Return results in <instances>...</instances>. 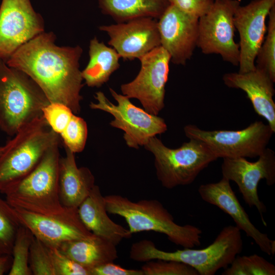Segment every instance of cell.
<instances>
[{"instance_id":"cell-1","label":"cell","mask_w":275,"mask_h":275,"mask_svg":"<svg viewBox=\"0 0 275 275\" xmlns=\"http://www.w3.org/2000/svg\"><path fill=\"white\" fill-rule=\"evenodd\" d=\"M53 32H43L20 47L6 62L29 75L41 89L49 102H60L75 114L81 110L84 86L79 45H56Z\"/></svg>"},{"instance_id":"cell-2","label":"cell","mask_w":275,"mask_h":275,"mask_svg":"<svg viewBox=\"0 0 275 275\" xmlns=\"http://www.w3.org/2000/svg\"><path fill=\"white\" fill-rule=\"evenodd\" d=\"M242 249L241 231L236 226L229 225L204 249L166 252L157 248L151 240L143 239L132 244L129 257L137 262L157 259L180 262L193 267L199 275H213L220 269L228 267Z\"/></svg>"},{"instance_id":"cell-3","label":"cell","mask_w":275,"mask_h":275,"mask_svg":"<svg viewBox=\"0 0 275 275\" xmlns=\"http://www.w3.org/2000/svg\"><path fill=\"white\" fill-rule=\"evenodd\" d=\"M104 198L107 212L123 217L131 234L154 231L164 234L170 241L183 248L201 245L202 230L194 225L176 224L173 215L157 200L133 202L119 195Z\"/></svg>"},{"instance_id":"cell-4","label":"cell","mask_w":275,"mask_h":275,"mask_svg":"<svg viewBox=\"0 0 275 275\" xmlns=\"http://www.w3.org/2000/svg\"><path fill=\"white\" fill-rule=\"evenodd\" d=\"M49 102L39 86L26 73L0 59V129L9 136L42 117Z\"/></svg>"},{"instance_id":"cell-5","label":"cell","mask_w":275,"mask_h":275,"mask_svg":"<svg viewBox=\"0 0 275 275\" xmlns=\"http://www.w3.org/2000/svg\"><path fill=\"white\" fill-rule=\"evenodd\" d=\"M4 145L0 155V193L26 177L47 150L60 143V136L44 118H38L19 130Z\"/></svg>"},{"instance_id":"cell-6","label":"cell","mask_w":275,"mask_h":275,"mask_svg":"<svg viewBox=\"0 0 275 275\" xmlns=\"http://www.w3.org/2000/svg\"><path fill=\"white\" fill-rule=\"evenodd\" d=\"M59 143L45 152L26 177L6 190V201L13 208L42 214H54L65 208L59 197Z\"/></svg>"},{"instance_id":"cell-7","label":"cell","mask_w":275,"mask_h":275,"mask_svg":"<svg viewBox=\"0 0 275 275\" xmlns=\"http://www.w3.org/2000/svg\"><path fill=\"white\" fill-rule=\"evenodd\" d=\"M189 139L173 149L155 136L144 146L154 156L157 178L167 189L191 184L202 171L217 159L204 142Z\"/></svg>"},{"instance_id":"cell-8","label":"cell","mask_w":275,"mask_h":275,"mask_svg":"<svg viewBox=\"0 0 275 275\" xmlns=\"http://www.w3.org/2000/svg\"><path fill=\"white\" fill-rule=\"evenodd\" d=\"M109 90L117 104L111 102L102 92L98 91L94 95L97 102H91L89 106L114 117L109 124L124 132L123 138L129 147L138 149L144 146L151 138L167 130V125L163 118L136 106L129 98L113 89Z\"/></svg>"},{"instance_id":"cell-9","label":"cell","mask_w":275,"mask_h":275,"mask_svg":"<svg viewBox=\"0 0 275 275\" xmlns=\"http://www.w3.org/2000/svg\"><path fill=\"white\" fill-rule=\"evenodd\" d=\"M188 139L204 142L218 158H254L267 148L274 132L269 125L256 121L238 130H205L193 124L184 126Z\"/></svg>"},{"instance_id":"cell-10","label":"cell","mask_w":275,"mask_h":275,"mask_svg":"<svg viewBox=\"0 0 275 275\" xmlns=\"http://www.w3.org/2000/svg\"><path fill=\"white\" fill-rule=\"evenodd\" d=\"M240 0H215L199 18L197 46L206 54H217L224 61L238 66L239 44L234 40V16Z\"/></svg>"},{"instance_id":"cell-11","label":"cell","mask_w":275,"mask_h":275,"mask_svg":"<svg viewBox=\"0 0 275 275\" xmlns=\"http://www.w3.org/2000/svg\"><path fill=\"white\" fill-rule=\"evenodd\" d=\"M141 68L136 77L121 85L122 94L139 100L148 113L158 115L164 106L165 87L171 58L159 46L139 59Z\"/></svg>"},{"instance_id":"cell-12","label":"cell","mask_w":275,"mask_h":275,"mask_svg":"<svg viewBox=\"0 0 275 275\" xmlns=\"http://www.w3.org/2000/svg\"><path fill=\"white\" fill-rule=\"evenodd\" d=\"M258 157L254 162L244 157L223 158L221 170L223 177L237 185L244 201L250 207H256L267 226L263 217L267 209L259 197L258 186L263 179L268 186L275 183V153L267 147Z\"/></svg>"},{"instance_id":"cell-13","label":"cell","mask_w":275,"mask_h":275,"mask_svg":"<svg viewBox=\"0 0 275 275\" xmlns=\"http://www.w3.org/2000/svg\"><path fill=\"white\" fill-rule=\"evenodd\" d=\"M44 32L43 18L30 0H2L0 59L6 62L20 47Z\"/></svg>"},{"instance_id":"cell-14","label":"cell","mask_w":275,"mask_h":275,"mask_svg":"<svg viewBox=\"0 0 275 275\" xmlns=\"http://www.w3.org/2000/svg\"><path fill=\"white\" fill-rule=\"evenodd\" d=\"M13 208L20 225L48 247L58 248L64 242L92 234L81 222L77 208L65 207L61 213L49 215Z\"/></svg>"},{"instance_id":"cell-15","label":"cell","mask_w":275,"mask_h":275,"mask_svg":"<svg viewBox=\"0 0 275 275\" xmlns=\"http://www.w3.org/2000/svg\"><path fill=\"white\" fill-rule=\"evenodd\" d=\"M274 5L275 0H253L237 8L234 23L239 36V72L255 69L256 58L267 31L266 19Z\"/></svg>"},{"instance_id":"cell-16","label":"cell","mask_w":275,"mask_h":275,"mask_svg":"<svg viewBox=\"0 0 275 275\" xmlns=\"http://www.w3.org/2000/svg\"><path fill=\"white\" fill-rule=\"evenodd\" d=\"M109 37L108 44L124 60H139L160 46L157 19L141 17L98 26Z\"/></svg>"},{"instance_id":"cell-17","label":"cell","mask_w":275,"mask_h":275,"mask_svg":"<svg viewBox=\"0 0 275 275\" xmlns=\"http://www.w3.org/2000/svg\"><path fill=\"white\" fill-rule=\"evenodd\" d=\"M157 22L160 46L173 64L185 65L197 46L199 18L170 5Z\"/></svg>"},{"instance_id":"cell-18","label":"cell","mask_w":275,"mask_h":275,"mask_svg":"<svg viewBox=\"0 0 275 275\" xmlns=\"http://www.w3.org/2000/svg\"><path fill=\"white\" fill-rule=\"evenodd\" d=\"M230 181L222 177L217 182L201 184L198 193L203 201L214 205L229 215L236 226L251 238L264 253L271 255L272 240L266 233L260 231L251 222L249 215L240 204Z\"/></svg>"},{"instance_id":"cell-19","label":"cell","mask_w":275,"mask_h":275,"mask_svg":"<svg viewBox=\"0 0 275 275\" xmlns=\"http://www.w3.org/2000/svg\"><path fill=\"white\" fill-rule=\"evenodd\" d=\"M223 80L228 87L244 91L255 112L267 121L275 132L274 82L266 72L256 67L247 72L227 73Z\"/></svg>"},{"instance_id":"cell-20","label":"cell","mask_w":275,"mask_h":275,"mask_svg":"<svg viewBox=\"0 0 275 275\" xmlns=\"http://www.w3.org/2000/svg\"><path fill=\"white\" fill-rule=\"evenodd\" d=\"M77 209L81 222L91 232L116 246L123 239L131 237L132 234L128 229L109 218L104 196L102 195L98 185L94 186Z\"/></svg>"},{"instance_id":"cell-21","label":"cell","mask_w":275,"mask_h":275,"mask_svg":"<svg viewBox=\"0 0 275 275\" xmlns=\"http://www.w3.org/2000/svg\"><path fill=\"white\" fill-rule=\"evenodd\" d=\"M59 163V197L64 207L78 208L95 185V178L87 167L78 168L75 153L65 148Z\"/></svg>"},{"instance_id":"cell-22","label":"cell","mask_w":275,"mask_h":275,"mask_svg":"<svg viewBox=\"0 0 275 275\" xmlns=\"http://www.w3.org/2000/svg\"><path fill=\"white\" fill-rule=\"evenodd\" d=\"M58 249L91 272L94 268L114 262L118 257L116 245L93 233L85 238L64 242Z\"/></svg>"},{"instance_id":"cell-23","label":"cell","mask_w":275,"mask_h":275,"mask_svg":"<svg viewBox=\"0 0 275 275\" xmlns=\"http://www.w3.org/2000/svg\"><path fill=\"white\" fill-rule=\"evenodd\" d=\"M89 56V62L81 71L83 80L89 87L99 88L119 68L121 58L114 48L99 41L96 37L90 41Z\"/></svg>"},{"instance_id":"cell-24","label":"cell","mask_w":275,"mask_h":275,"mask_svg":"<svg viewBox=\"0 0 275 275\" xmlns=\"http://www.w3.org/2000/svg\"><path fill=\"white\" fill-rule=\"evenodd\" d=\"M102 14L116 23L141 17L158 19L170 3L168 0H97Z\"/></svg>"},{"instance_id":"cell-25","label":"cell","mask_w":275,"mask_h":275,"mask_svg":"<svg viewBox=\"0 0 275 275\" xmlns=\"http://www.w3.org/2000/svg\"><path fill=\"white\" fill-rule=\"evenodd\" d=\"M34 237L26 227H19L12 248V262L9 275H32L29 266L30 248Z\"/></svg>"},{"instance_id":"cell-26","label":"cell","mask_w":275,"mask_h":275,"mask_svg":"<svg viewBox=\"0 0 275 275\" xmlns=\"http://www.w3.org/2000/svg\"><path fill=\"white\" fill-rule=\"evenodd\" d=\"M222 275H274L275 266L257 254L237 255Z\"/></svg>"},{"instance_id":"cell-27","label":"cell","mask_w":275,"mask_h":275,"mask_svg":"<svg viewBox=\"0 0 275 275\" xmlns=\"http://www.w3.org/2000/svg\"><path fill=\"white\" fill-rule=\"evenodd\" d=\"M20 225L13 207L0 197V256L12 255L16 235Z\"/></svg>"},{"instance_id":"cell-28","label":"cell","mask_w":275,"mask_h":275,"mask_svg":"<svg viewBox=\"0 0 275 275\" xmlns=\"http://www.w3.org/2000/svg\"><path fill=\"white\" fill-rule=\"evenodd\" d=\"M268 16L267 34L257 53L255 66L266 72L275 82V5Z\"/></svg>"},{"instance_id":"cell-29","label":"cell","mask_w":275,"mask_h":275,"mask_svg":"<svg viewBox=\"0 0 275 275\" xmlns=\"http://www.w3.org/2000/svg\"><path fill=\"white\" fill-rule=\"evenodd\" d=\"M59 136L65 148L75 154L81 152L85 147L87 140L88 127L86 122L74 114Z\"/></svg>"},{"instance_id":"cell-30","label":"cell","mask_w":275,"mask_h":275,"mask_svg":"<svg viewBox=\"0 0 275 275\" xmlns=\"http://www.w3.org/2000/svg\"><path fill=\"white\" fill-rule=\"evenodd\" d=\"M29 266L33 275H55L49 248L35 236L30 248Z\"/></svg>"},{"instance_id":"cell-31","label":"cell","mask_w":275,"mask_h":275,"mask_svg":"<svg viewBox=\"0 0 275 275\" xmlns=\"http://www.w3.org/2000/svg\"><path fill=\"white\" fill-rule=\"evenodd\" d=\"M141 269L144 275H199L191 266L171 260H150L146 262Z\"/></svg>"},{"instance_id":"cell-32","label":"cell","mask_w":275,"mask_h":275,"mask_svg":"<svg viewBox=\"0 0 275 275\" xmlns=\"http://www.w3.org/2000/svg\"><path fill=\"white\" fill-rule=\"evenodd\" d=\"M74 114L71 109L60 102H50L42 109V116L50 128L59 135L64 130Z\"/></svg>"},{"instance_id":"cell-33","label":"cell","mask_w":275,"mask_h":275,"mask_svg":"<svg viewBox=\"0 0 275 275\" xmlns=\"http://www.w3.org/2000/svg\"><path fill=\"white\" fill-rule=\"evenodd\" d=\"M49 248L55 275H91L90 269L67 256L58 248Z\"/></svg>"},{"instance_id":"cell-34","label":"cell","mask_w":275,"mask_h":275,"mask_svg":"<svg viewBox=\"0 0 275 275\" xmlns=\"http://www.w3.org/2000/svg\"><path fill=\"white\" fill-rule=\"evenodd\" d=\"M180 10L198 18L205 14L212 6L214 0H168Z\"/></svg>"},{"instance_id":"cell-35","label":"cell","mask_w":275,"mask_h":275,"mask_svg":"<svg viewBox=\"0 0 275 275\" xmlns=\"http://www.w3.org/2000/svg\"><path fill=\"white\" fill-rule=\"evenodd\" d=\"M91 275H144V273L141 269L125 268L109 262L92 269Z\"/></svg>"},{"instance_id":"cell-36","label":"cell","mask_w":275,"mask_h":275,"mask_svg":"<svg viewBox=\"0 0 275 275\" xmlns=\"http://www.w3.org/2000/svg\"><path fill=\"white\" fill-rule=\"evenodd\" d=\"M12 262V255L0 256V275H3L9 271Z\"/></svg>"},{"instance_id":"cell-37","label":"cell","mask_w":275,"mask_h":275,"mask_svg":"<svg viewBox=\"0 0 275 275\" xmlns=\"http://www.w3.org/2000/svg\"><path fill=\"white\" fill-rule=\"evenodd\" d=\"M4 146H0V155L2 153L3 150H4Z\"/></svg>"}]
</instances>
